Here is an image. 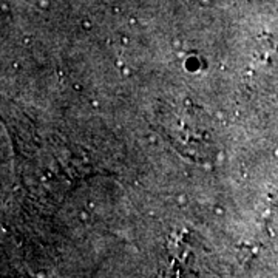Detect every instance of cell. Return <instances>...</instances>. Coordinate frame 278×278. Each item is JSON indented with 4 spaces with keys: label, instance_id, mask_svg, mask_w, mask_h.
Wrapping results in <instances>:
<instances>
[{
    "label": "cell",
    "instance_id": "9c48e42d",
    "mask_svg": "<svg viewBox=\"0 0 278 278\" xmlns=\"http://www.w3.org/2000/svg\"><path fill=\"white\" fill-rule=\"evenodd\" d=\"M81 218H82V219H87V218H88V213H82Z\"/></svg>",
    "mask_w": 278,
    "mask_h": 278
},
{
    "label": "cell",
    "instance_id": "6da1fadb",
    "mask_svg": "<svg viewBox=\"0 0 278 278\" xmlns=\"http://www.w3.org/2000/svg\"><path fill=\"white\" fill-rule=\"evenodd\" d=\"M213 212H215V215H224V209L221 207V206H215V209H213Z\"/></svg>",
    "mask_w": 278,
    "mask_h": 278
},
{
    "label": "cell",
    "instance_id": "277c9868",
    "mask_svg": "<svg viewBox=\"0 0 278 278\" xmlns=\"http://www.w3.org/2000/svg\"><path fill=\"white\" fill-rule=\"evenodd\" d=\"M181 45H182V43H181V40H178V39H176V40H173V47H175V48H181Z\"/></svg>",
    "mask_w": 278,
    "mask_h": 278
},
{
    "label": "cell",
    "instance_id": "5b68a950",
    "mask_svg": "<svg viewBox=\"0 0 278 278\" xmlns=\"http://www.w3.org/2000/svg\"><path fill=\"white\" fill-rule=\"evenodd\" d=\"M148 139H150V142H156V136H153V134H150Z\"/></svg>",
    "mask_w": 278,
    "mask_h": 278
},
{
    "label": "cell",
    "instance_id": "30bf717a",
    "mask_svg": "<svg viewBox=\"0 0 278 278\" xmlns=\"http://www.w3.org/2000/svg\"><path fill=\"white\" fill-rule=\"evenodd\" d=\"M201 3H209V0H201Z\"/></svg>",
    "mask_w": 278,
    "mask_h": 278
},
{
    "label": "cell",
    "instance_id": "52a82bcc",
    "mask_svg": "<svg viewBox=\"0 0 278 278\" xmlns=\"http://www.w3.org/2000/svg\"><path fill=\"white\" fill-rule=\"evenodd\" d=\"M90 26H91V25H90V22H83V28H87V30H88Z\"/></svg>",
    "mask_w": 278,
    "mask_h": 278
},
{
    "label": "cell",
    "instance_id": "3957f363",
    "mask_svg": "<svg viewBox=\"0 0 278 278\" xmlns=\"http://www.w3.org/2000/svg\"><path fill=\"white\" fill-rule=\"evenodd\" d=\"M122 73H124V76H130V74H131V70H128V68H125V66H124V68H122Z\"/></svg>",
    "mask_w": 278,
    "mask_h": 278
},
{
    "label": "cell",
    "instance_id": "8992f818",
    "mask_svg": "<svg viewBox=\"0 0 278 278\" xmlns=\"http://www.w3.org/2000/svg\"><path fill=\"white\" fill-rule=\"evenodd\" d=\"M74 90H76V91H79V90H82V87L79 85V83H74Z\"/></svg>",
    "mask_w": 278,
    "mask_h": 278
},
{
    "label": "cell",
    "instance_id": "ba28073f",
    "mask_svg": "<svg viewBox=\"0 0 278 278\" xmlns=\"http://www.w3.org/2000/svg\"><path fill=\"white\" fill-rule=\"evenodd\" d=\"M23 42H25V43H30V42H31V39H30V37H28V36H26V37H25V39H23Z\"/></svg>",
    "mask_w": 278,
    "mask_h": 278
},
{
    "label": "cell",
    "instance_id": "7a4b0ae2",
    "mask_svg": "<svg viewBox=\"0 0 278 278\" xmlns=\"http://www.w3.org/2000/svg\"><path fill=\"white\" fill-rule=\"evenodd\" d=\"M185 201H187L185 195H179V196L176 198V202H178V204H185Z\"/></svg>",
    "mask_w": 278,
    "mask_h": 278
}]
</instances>
